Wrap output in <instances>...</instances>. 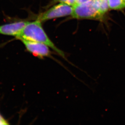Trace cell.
<instances>
[{"label": "cell", "mask_w": 125, "mask_h": 125, "mask_svg": "<svg viewBox=\"0 0 125 125\" xmlns=\"http://www.w3.org/2000/svg\"><path fill=\"white\" fill-rule=\"evenodd\" d=\"M42 21L37 19L32 22L28 21L22 30L15 37L20 41H29L45 44L59 56L68 61L65 53L57 47L47 36L42 27Z\"/></svg>", "instance_id": "1"}, {"label": "cell", "mask_w": 125, "mask_h": 125, "mask_svg": "<svg viewBox=\"0 0 125 125\" xmlns=\"http://www.w3.org/2000/svg\"><path fill=\"white\" fill-rule=\"evenodd\" d=\"M72 18L77 19L100 20L104 14L100 11L98 0H88L73 7Z\"/></svg>", "instance_id": "2"}, {"label": "cell", "mask_w": 125, "mask_h": 125, "mask_svg": "<svg viewBox=\"0 0 125 125\" xmlns=\"http://www.w3.org/2000/svg\"><path fill=\"white\" fill-rule=\"evenodd\" d=\"M73 11V7L72 6L65 4L59 3L39 15L37 20L42 22L48 20L71 15Z\"/></svg>", "instance_id": "3"}, {"label": "cell", "mask_w": 125, "mask_h": 125, "mask_svg": "<svg viewBox=\"0 0 125 125\" xmlns=\"http://www.w3.org/2000/svg\"><path fill=\"white\" fill-rule=\"evenodd\" d=\"M27 51L35 56L41 58L52 57L51 49L45 44L29 41H21Z\"/></svg>", "instance_id": "4"}, {"label": "cell", "mask_w": 125, "mask_h": 125, "mask_svg": "<svg viewBox=\"0 0 125 125\" xmlns=\"http://www.w3.org/2000/svg\"><path fill=\"white\" fill-rule=\"evenodd\" d=\"M28 21H18L0 25V34L16 37Z\"/></svg>", "instance_id": "5"}, {"label": "cell", "mask_w": 125, "mask_h": 125, "mask_svg": "<svg viewBox=\"0 0 125 125\" xmlns=\"http://www.w3.org/2000/svg\"><path fill=\"white\" fill-rule=\"evenodd\" d=\"M109 8L112 10H118L125 7V0H108Z\"/></svg>", "instance_id": "6"}, {"label": "cell", "mask_w": 125, "mask_h": 125, "mask_svg": "<svg viewBox=\"0 0 125 125\" xmlns=\"http://www.w3.org/2000/svg\"><path fill=\"white\" fill-rule=\"evenodd\" d=\"M98 1L100 11L103 14H105L109 8L108 0H98Z\"/></svg>", "instance_id": "7"}, {"label": "cell", "mask_w": 125, "mask_h": 125, "mask_svg": "<svg viewBox=\"0 0 125 125\" xmlns=\"http://www.w3.org/2000/svg\"><path fill=\"white\" fill-rule=\"evenodd\" d=\"M61 3L73 7L77 3V0H53L52 4L56 3Z\"/></svg>", "instance_id": "8"}, {"label": "cell", "mask_w": 125, "mask_h": 125, "mask_svg": "<svg viewBox=\"0 0 125 125\" xmlns=\"http://www.w3.org/2000/svg\"><path fill=\"white\" fill-rule=\"evenodd\" d=\"M8 122L6 120L4 117L0 113V125H9Z\"/></svg>", "instance_id": "9"}, {"label": "cell", "mask_w": 125, "mask_h": 125, "mask_svg": "<svg viewBox=\"0 0 125 125\" xmlns=\"http://www.w3.org/2000/svg\"><path fill=\"white\" fill-rule=\"evenodd\" d=\"M87 0H77V3H82V2H84L85 1H87Z\"/></svg>", "instance_id": "10"}, {"label": "cell", "mask_w": 125, "mask_h": 125, "mask_svg": "<svg viewBox=\"0 0 125 125\" xmlns=\"http://www.w3.org/2000/svg\"></svg>", "instance_id": "11"}]
</instances>
